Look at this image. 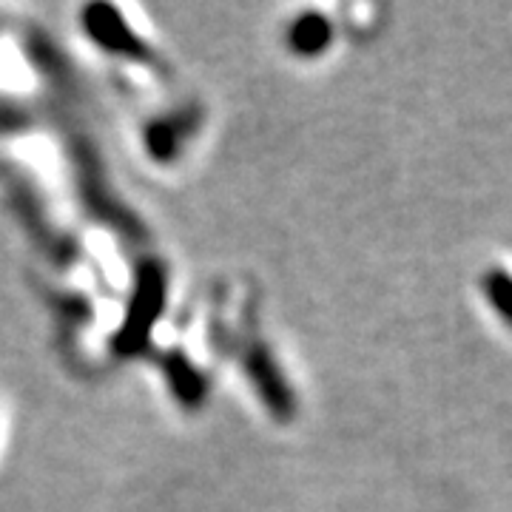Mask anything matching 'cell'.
<instances>
[{"mask_svg":"<svg viewBox=\"0 0 512 512\" xmlns=\"http://www.w3.org/2000/svg\"><path fill=\"white\" fill-rule=\"evenodd\" d=\"M484 288L487 296L495 305V311L501 313L507 322L512 325V279L504 271H493V274L484 279Z\"/></svg>","mask_w":512,"mask_h":512,"instance_id":"cell-1","label":"cell"}]
</instances>
